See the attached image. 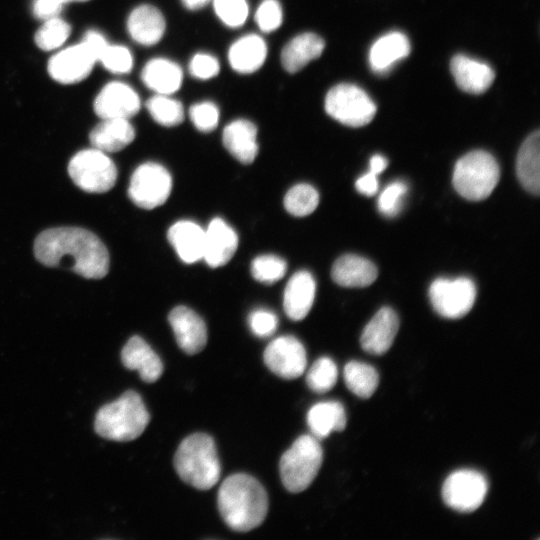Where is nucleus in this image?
Masks as SVG:
<instances>
[{
  "label": "nucleus",
  "instance_id": "nucleus-1",
  "mask_svg": "<svg viewBox=\"0 0 540 540\" xmlns=\"http://www.w3.org/2000/svg\"><path fill=\"white\" fill-rule=\"evenodd\" d=\"M35 258L47 267L68 268L86 279H101L109 271V253L93 232L80 227H55L41 232L34 242Z\"/></svg>",
  "mask_w": 540,
  "mask_h": 540
},
{
  "label": "nucleus",
  "instance_id": "nucleus-2",
  "mask_svg": "<svg viewBox=\"0 0 540 540\" xmlns=\"http://www.w3.org/2000/svg\"><path fill=\"white\" fill-rule=\"evenodd\" d=\"M217 504L224 522L234 531H250L264 521L268 512V496L253 476L236 473L221 484Z\"/></svg>",
  "mask_w": 540,
  "mask_h": 540
},
{
  "label": "nucleus",
  "instance_id": "nucleus-3",
  "mask_svg": "<svg viewBox=\"0 0 540 540\" xmlns=\"http://www.w3.org/2000/svg\"><path fill=\"white\" fill-rule=\"evenodd\" d=\"M178 476L188 485L208 490L220 479L221 465L213 438L194 433L182 440L174 455Z\"/></svg>",
  "mask_w": 540,
  "mask_h": 540
},
{
  "label": "nucleus",
  "instance_id": "nucleus-4",
  "mask_svg": "<svg viewBox=\"0 0 540 540\" xmlns=\"http://www.w3.org/2000/svg\"><path fill=\"white\" fill-rule=\"evenodd\" d=\"M149 413L141 396L124 392L117 400L102 406L95 417V431L103 438L131 441L139 437L149 423Z\"/></svg>",
  "mask_w": 540,
  "mask_h": 540
},
{
  "label": "nucleus",
  "instance_id": "nucleus-5",
  "mask_svg": "<svg viewBox=\"0 0 540 540\" xmlns=\"http://www.w3.org/2000/svg\"><path fill=\"white\" fill-rule=\"evenodd\" d=\"M323 462V450L313 435L299 436L280 458L279 472L284 487L291 493L306 490Z\"/></svg>",
  "mask_w": 540,
  "mask_h": 540
},
{
  "label": "nucleus",
  "instance_id": "nucleus-6",
  "mask_svg": "<svg viewBox=\"0 0 540 540\" xmlns=\"http://www.w3.org/2000/svg\"><path fill=\"white\" fill-rule=\"evenodd\" d=\"M499 177L500 169L495 158L486 151L476 150L456 162L453 185L463 198L481 201L492 193Z\"/></svg>",
  "mask_w": 540,
  "mask_h": 540
},
{
  "label": "nucleus",
  "instance_id": "nucleus-7",
  "mask_svg": "<svg viewBox=\"0 0 540 540\" xmlns=\"http://www.w3.org/2000/svg\"><path fill=\"white\" fill-rule=\"evenodd\" d=\"M68 173L75 185L88 193H105L117 180L114 162L96 148L77 152L69 161Z\"/></svg>",
  "mask_w": 540,
  "mask_h": 540
},
{
  "label": "nucleus",
  "instance_id": "nucleus-8",
  "mask_svg": "<svg viewBox=\"0 0 540 540\" xmlns=\"http://www.w3.org/2000/svg\"><path fill=\"white\" fill-rule=\"evenodd\" d=\"M325 110L329 116L344 125L361 127L374 118L376 105L359 86L341 83L326 94Z\"/></svg>",
  "mask_w": 540,
  "mask_h": 540
},
{
  "label": "nucleus",
  "instance_id": "nucleus-9",
  "mask_svg": "<svg viewBox=\"0 0 540 540\" xmlns=\"http://www.w3.org/2000/svg\"><path fill=\"white\" fill-rule=\"evenodd\" d=\"M172 190V177L159 163L145 162L133 172L128 195L138 207L154 209L166 202Z\"/></svg>",
  "mask_w": 540,
  "mask_h": 540
},
{
  "label": "nucleus",
  "instance_id": "nucleus-10",
  "mask_svg": "<svg viewBox=\"0 0 540 540\" xmlns=\"http://www.w3.org/2000/svg\"><path fill=\"white\" fill-rule=\"evenodd\" d=\"M429 298L439 315L457 319L465 316L473 307L476 287L474 282L466 277L439 278L430 285Z\"/></svg>",
  "mask_w": 540,
  "mask_h": 540
},
{
  "label": "nucleus",
  "instance_id": "nucleus-11",
  "mask_svg": "<svg viewBox=\"0 0 540 540\" xmlns=\"http://www.w3.org/2000/svg\"><path fill=\"white\" fill-rule=\"evenodd\" d=\"M488 482L475 470H458L451 473L442 486L444 503L462 513L477 510L485 500Z\"/></svg>",
  "mask_w": 540,
  "mask_h": 540
},
{
  "label": "nucleus",
  "instance_id": "nucleus-12",
  "mask_svg": "<svg viewBox=\"0 0 540 540\" xmlns=\"http://www.w3.org/2000/svg\"><path fill=\"white\" fill-rule=\"evenodd\" d=\"M263 359L274 374L288 380L300 377L307 367L305 347L292 335L272 340L264 351Z\"/></svg>",
  "mask_w": 540,
  "mask_h": 540
},
{
  "label": "nucleus",
  "instance_id": "nucleus-13",
  "mask_svg": "<svg viewBox=\"0 0 540 540\" xmlns=\"http://www.w3.org/2000/svg\"><path fill=\"white\" fill-rule=\"evenodd\" d=\"M95 62L94 56L81 42L54 54L48 61L47 70L55 81L73 84L88 77Z\"/></svg>",
  "mask_w": 540,
  "mask_h": 540
},
{
  "label": "nucleus",
  "instance_id": "nucleus-14",
  "mask_svg": "<svg viewBox=\"0 0 540 540\" xmlns=\"http://www.w3.org/2000/svg\"><path fill=\"white\" fill-rule=\"evenodd\" d=\"M140 106L137 92L120 81L107 83L94 100V111L101 119H130L138 113Z\"/></svg>",
  "mask_w": 540,
  "mask_h": 540
},
{
  "label": "nucleus",
  "instance_id": "nucleus-15",
  "mask_svg": "<svg viewBox=\"0 0 540 540\" xmlns=\"http://www.w3.org/2000/svg\"><path fill=\"white\" fill-rule=\"evenodd\" d=\"M168 321L178 346L186 354L194 355L204 349L207 343V328L195 311L186 306H176L170 311Z\"/></svg>",
  "mask_w": 540,
  "mask_h": 540
},
{
  "label": "nucleus",
  "instance_id": "nucleus-16",
  "mask_svg": "<svg viewBox=\"0 0 540 540\" xmlns=\"http://www.w3.org/2000/svg\"><path fill=\"white\" fill-rule=\"evenodd\" d=\"M238 236L221 218L210 221L205 230L203 259L212 268L227 264L235 254Z\"/></svg>",
  "mask_w": 540,
  "mask_h": 540
},
{
  "label": "nucleus",
  "instance_id": "nucleus-17",
  "mask_svg": "<svg viewBox=\"0 0 540 540\" xmlns=\"http://www.w3.org/2000/svg\"><path fill=\"white\" fill-rule=\"evenodd\" d=\"M398 329L399 319L395 311L390 307H383L363 329L361 347L370 354L382 355L392 346Z\"/></svg>",
  "mask_w": 540,
  "mask_h": 540
},
{
  "label": "nucleus",
  "instance_id": "nucleus-18",
  "mask_svg": "<svg viewBox=\"0 0 540 540\" xmlns=\"http://www.w3.org/2000/svg\"><path fill=\"white\" fill-rule=\"evenodd\" d=\"M123 365L136 370L147 383L157 381L163 373V363L157 353L140 336H132L121 352Z\"/></svg>",
  "mask_w": 540,
  "mask_h": 540
},
{
  "label": "nucleus",
  "instance_id": "nucleus-19",
  "mask_svg": "<svg viewBox=\"0 0 540 540\" xmlns=\"http://www.w3.org/2000/svg\"><path fill=\"white\" fill-rule=\"evenodd\" d=\"M450 69L457 86L467 93L485 92L495 78L491 66L463 54L452 58Z\"/></svg>",
  "mask_w": 540,
  "mask_h": 540
},
{
  "label": "nucleus",
  "instance_id": "nucleus-20",
  "mask_svg": "<svg viewBox=\"0 0 540 540\" xmlns=\"http://www.w3.org/2000/svg\"><path fill=\"white\" fill-rule=\"evenodd\" d=\"M166 22L161 11L153 5L143 4L134 8L127 18V31L138 44L151 46L163 37Z\"/></svg>",
  "mask_w": 540,
  "mask_h": 540
},
{
  "label": "nucleus",
  "instance_id": "nucleus-21",
  "mask_svg": "<svg viewBox=\"0 0 540 540\" xmlns=\"http://www.w3.org/2000/svg\"><path fill=\"white\" fill-rule=\"evenodd\" d=\"M316 283L308 271H298L287 282L283 295L286 315L294 320L304 319L314 303Z\"/></svg>",
  "mask_w": 540,
  "mask_h": 540
},
{
  "label": "nucleus",
  "instance_id": "nucleus-22",
  "mask_svg": "<svg viewBox=\"0 0 540 540\" xmlns=\"http://www.w3.org/2000/svg\"><path fill=\"white\" fill-rule=\"evenodd\" d=\"M222 141L226 150L243 164L252 163L258 154L257 128L249 120L236 119L227 124Z\"/></svg>",
  "mask_w": 540,
  "mask_h": 540
},
{
  "label": "nucleus",
  "instance_id": "nucleus-23",
  "mask_svg": "<svg viewBox=\"0 0 540 540\" xmlns=\"http://www.w3.org/2000/svg\"><path fill=\"white\" fill-rule=\"evenodd\" d=\"M134 138L135 129L129 119L124 118L102 119L89 134L92 147L105 153L124 149Z\"/></svg>",
  "mask_w": 540,
  "mask_h": 540
},
{
  "label": "nucleus",
  "instance_id": "nucleus-24",
  "mask_svg": "<svg viewBox=\"0 0 540 540\" xmlns=\"http://www.w3.org/2000/svg\"><path fill=\"white\" fill-rule=\"evenodd\" d=\"M410 49V42L405 34L399 31L389 32L372 44L368 57L370 67L376 73H387L396 62L409 55Z\"/></svg>",
  "mask_w": 540,
  "mask_h": 540
},
{
  "label": "nucleus",
  "instance_id": "nucleus-25",
  "mask_svg": "<svg viewBox=\"0 0 540 540\" xmlns=\"http://www.w3.org/2000/svg\"><path fill=\"white\" fill-rule=\"evenodd\" d=\"M167 238L183 262L192 264L203 259L205 230L197 223L178 221L169 228Z\"/></svg>",
  "mask_w": 540,
  "mask_h": 540
},
{
  "label": "nucleus",
  "instance_id": "nucleus-26",
  "mask_svg": "<svg viewBox=\"0 0 540 540\" xmlns=\"http://www.w3.org/2000/svg\"><path fill=\"white\" fill-rule=\"evenodd\" d=\"M325 48L324 40L312 32H304L290 39L281 51V64L289 73H296L317 59Z\"/></svg>",
  "mask_w": 540,
  "mask_h": 540
},
{
  "label": "nucleus",
  "instance_id": "nucleus-27",
  "mask_svg": "<svg viewBox=\"0 0 540 540\" xmlns=\"http://www.w3.org/2000/svg\"><path fill=\"white\" fill-rule=\"evenodd\" d=\"M267 51L266 42L262 37L247 34L232 43L228 51V60L237 73L250 74L263 65Z\"/></svg>",
  "mask_w": 540,
  "mask_h": 540
},
{
  "label": "nucleus",
  "instance_id": "nucleus-28",
  "mask_svg": "<svg viewBox=\"0 0 540 540\" xmlns=\"http://www.w3.org/2000/svg\"><path fill=\"white\" fill-rule=\"evenodd\" d=\"M331 275L340 286L366 287L376 280L378 271L370 260L354 254H345L335 261Z\"/></svg>",
  "mask_w": 540,
  "mask_h": 540
},
{
  "label": "nucleus",
  "instance_id": "nucleus-29",
  "mask_svg": "<svg viewBox=\"0 0 540 540\" xmlns=\"http://www.w3.org/2000/svg\"><path fill=\"white\" fill-rule=\"evenodd\" d=\"M143 83L156 94L172 95L182 85L181 67L167 58H153L142 69Z\"/></svg>",
  "mask_w": 540,
  "mask_h": 540
},
{
  "label": "nucleus",
  "instance_id": "nucleus-30",
  "mask_svg": "<svg viewBox=\"0 0 540 540\" xmlns=\"http://www.w3.org/2000/svg\"><path fill=\"white\" fill-rule=\"evenodd\" d=\"M521 185L534 195L540 190V133L535 131L522 143L516 161Z\"/></svg>",
  "mask_w": 540,
  "mask_h": 540
},
{
  "label": "nucleus",
  "instance_id": "nucleus-31",
  "mask_svg": "<svg viewBox=\"0 0 540 540\" xmlns=\"http://www.w3.org/2000/svg\"><path fill=\"white\" fill-rule=\"evenodd\" d=\"M347 417L343 405L338 401H325L313 405L307 413V424L311 435L324 439L333 431H343Z\"/></svg>",
  "mask_w": 540,
  "mask_h": 540
},
{
  "label": "nucleus",
  "instance_id": "nucleus-32",
  "mask_svg": "<svg viewBox=\"0 0 540 540\" xmlns=\"http://www.w3.org/2000/svg\"><path fill=\"white\" fill-rule=\"evenodd\" d=\"M347 388L356 396L367 399L376 391L379 384L377 370L364 362L350 361L343 370Z\"/></svg>",
  "mask_w": 540,
  "mask_h": 540
},
{
  "label": "nucleus",
  "instance_id": "nucleus-33",
  "mask_svg": "<svg viewBox=\"0 0 540 540\" xmlns=\"http://www.w3.org/2000/svg\"><path fill=\"white\" fill-rule=\"evenodd\" d=\"M146 108L155 122L166 127L181 124L185 117L183 105L171 95L152 96L146 102Z\"/></svg>",
  "mask_w": 540,
  "mask_h": 540
},
{
  "label": "nucleus",
  "instance_id": "nucleus-34",
  "mask_svg": "<svg viewBox=\"0 0 540 540\" xmlns=\"http://www.w3.org/2000/svg\"><path fill=\"white\" fill-rule=\"evenodd\" d=\"M319 194L310 184L301 183L289 189L284 197L285 209L293 216L304 217L318 206Z\"/></svg>",
  "mask_w": 540,
  "mask_h": 540
},
{
  "label": "nucleus",
  "instance_id": "nucleus-35",
  "mask_svg": "<svg viewBox=\"0 0 540 540\" xmlns=\"http://www.w3.org/2000/svg\"><path fill=\"white\" fill-rule=\"evenodd\" d=\"M337 379V366L329 357H320L317 359L306 374L307 385L316 393L330 391L335 386Z\"/></svg>",
  "mask_w": 540,
  "mask_h": 540
},
{
  "label": "nucleus",
  "instance_id": "nucleus-36",
  "mask_svg": "<svg viewBox=\"0 0 540 540\" xmlns=\"http://www.w3.org/2000/svg\"><path fill=\"white\" fill-rule=\"evenodd\" d=\"M70 25L59 17L44 21L34 36L36 45L44 50L51 51L59 48L69 37Z\"/></svg>",
  "mask_w": 540,
  "mask_h": 540
},
{
  "label": "nucleus",
  "instance_id": "nucleus-37",
  "mask_svg": "<svg viewBox=\"0 0 540 540\" xmlns=\"http://www.w3.org/2000/svg\"><path fill=\"white\" fill-rule=\"evenodd\" d=\"M287 271L286 261L273 254L256 257L251 263V274L257 281L272 284L283 278Z\"/></svg>",
  "mask_w": 540,
  "mask_h": 540
},
{
  "label": "nucleus",
  "instance_id": "nucleus-38",
  "mask_svg": "<svg viewBox=\"0 0 540 540\" xmlns=\"http://www.w3.org/2000/svg\"><path fill=\"white\" fill-rule=\"evenodd\" d=\"M216 15L226 26L240 27L248 17L249 8L246 0H211Z\"/></svg>",
  "mask_w": 540,
  "mask_h": 540
},
{
  "label": "nucleus",
  "instance_id": "nucleus-39",
  "mask_svg": "<svg viewBox=\"0 0 540 540\" xmlns=\"http://www.w3.org/2000/svg\"><path fill=\"white\" fill-rule=\"evenodd\" d=\"M98 61L115 74H126L133 67V56L130 50L122 45L108 44Z\"/></svg>",
  "mask_w": 540,
  "mask_h": 540
},
{
  "label": "nucleus",
  "instance_id": "nucleus-40",
  "mask_svg": "<svg viewBox=\"0 0 540 540\" xmlns=\"http://www.w3.org/2000/svg\"><path fill=\"white\" fill-rule=\"evenodd\" d=\"M219 117V109L211 101L198 102L189 108V118L200 132L213 131L218 125Z\"/></svg>",
  "mask_w": 540,
  "mask_h": 540
},
{
  "label": "nucleus",
  "instance_id": "nucleus-41",
  "mask_svg": "<svg viewBox=\"0 0 540 540\" xmlns=\"http://www.w3.org/2000/svg\"><path fill=\"white\" fill-rule=\"evenodd\" d=\"M407 189L408 187L403 181L397 180L390 183L378 198L379 211L387 217L396 216L403 205Z\"/></svg>",
  "mask_w": 540,
  "mask_h": 540
},
{
  "label": "nucleus",
  "instance_id": "nucleus-42",
  "mask_svg": "<svg viewBox=\"0 0 540 540\" xmlns=\"http://www.w3.org/2000/svg\"><path fill=\"white\" fill-rule=\"evenodd\" d=\"M255 22L265 33L277 30L283 22V9L278 0H263L255 11Z\"/></svg>",
  "mask_w": 540,
  "mask_h": 540
},
{
  "label": "nucleus",
  "instance_id": "nucleus-43",
  "mask_svg": "<svg viewBox=\"0 0 540 540\" xmlns=\"http://www.w3.org/2000/svg\"><path fill=\"white\" fill-rule=\"evenodd\" d=\"M188 68L193 77L208 80L218 75L220 64L212 54L197 53L191 58Z\"/></svg>",
  "mask_w": 540,
  "mask_h": 540
},
{
  "label": "nucleus",
  "instance_id": "nucleus-44",
  "mask_svg": "<svg viewBox=\"0 0 540 540\" xmlns=\"http://www.w3.org/2000/svg\"><path fill=\"white\" fill-rule=\"evenodd\" d=\"M248 324L256 336L266 338L276 331L278 319L270 310L257 309L249 314Z\"/></svg>",
  "mask_w": 540,
  "mask_h": 540
},
{
  "label": "nucleus",
  "instance_id": "nucleus-45",
  "mask_svg": "<svg viewBox=\"0 0 540 540\" xmlns=\"http://www.w3.org/2000/svg\"><path fill=\"white\" fill-rule=\"evenodd\" d=\"M63 8V4L58 0H33V15L43 21L58 17Z\"/></svg>",
  "mask_w": 540,
  "mask_h": 540
},
{
  "label": "nucleus",
  "instance_id": "nucleus-46",
  "mask_svg": "<svg viewBox=\"0 0 540 540\" xmlns=\"http://www.w3.org/2000/svg\"><path fill=\"white\" fill-rule=\"evenodd\" d=\"M82 43L94 56L96 61L99 60L101 54L109 44L105 37L96 30H88L83 37Z\"/></svg>",
  "mask_w": 540,
  "mask_h": 540
},
{
  "label": "nucleus",
  "instance_id": "nucleus-47",
  "mask_svg": "<svg viewBox=\"0 0 540 540\" xmlns=\"http://www.w3.org/2000/svg\"><path fill=\"white\" fill-rule=\"evenodd\" d=\"M356 189L359 193L366 196H373L378 190L377 175L368 171L356 180Z\"/></svg>",
  "mask_w": 540,
  "mask_h": 540
},
{
  "label": "nucleus",
  "instance_id": "nucleus-48",
  "mask_svg": "<svg viewBox=\"0 0 540 540\" xmlns=\"http://www.w3.org/2000/svg\"><path fill=\"white\" fill-rule=\"evenodd\" d=\"M388 165L387 159L379 154L373 155L369 163V171L378 175L382 173Z\"/></svg>",
  "mask_w": 540,
  "mask_h": 540
},
{
  "label": "nucleus",
  "instance_id": "nucleus-49",
  "mask_svg": "<svg viewBox=\"0 0 540 540\" xmlns=\"http://www.w3.org/2000/svg\"><path fill=\"white\" fill-rule=\"evenodd\" d=\"M183 5L189 10H199L206 6L211 0H181Z\"/></svg>",
  "mask_w": 540,
  "mask_h": 540
},
{
  "label": "nucleus",
  "instance_id": "nucleus-50",
  "mask_svg": "<svg viewBox=\"0 0 540 540\" xmlns=\"http://www.w3.org/2000/svg\"><path fill=\"white\" fill-rule=\"evenodd\" d=\"M59 2H61L63 5L66 4V3H69V2H84V1H88V0H58Z\"/></svg>",
  "mask_w": 540,
  "mask_h": 540
}]
</instances>
